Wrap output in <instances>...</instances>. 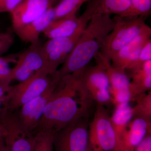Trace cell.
I'll return each instance as SVG.
<instances>
[{
    "label": "cell",
    "mask_w": 151,
    "mask_h": 151,
    "mask_svg": "<svg viewBox=\"0 0 151 151\" xmlns=\"http://www.w3.org/2000/svg\"><path fill=\"white\" fill-rule=\"evenodd\" d=\"M15 57H0V82L10 84L12 81V69L9 67L10 63H16Z\"/></svg>",
    "instance_id": "24"
},
{
    "label": "cell",
    "mask_w": 151,
    "mask_h": 151,
    "mask_svg": "<svg viewBox=\"0 0 151 151\" xmlns=\"http://www.w3.org/2000/svg\"><path fill=\"white\" fill-rule=\"evenodd\" d=\"M129 103H124L116 106V108L111 116V122L119 139V151L122 135L127 129L128 124L134 118L133 107L130 106Z\"/></svg>",
    "instance_id": "19"
},
{
    "label": "cell",
    "mask_w": 151,
    "mask_h": 151,
    "mask_svg": "<svg viewBox=\"0 0 151 151\" xmlns=\"http://www.w3.org/2000/svg\"><path fill=\"white\" fill-rule=\"evenodd\" d=\"M151 0H131L129 8L119 16L132 17L142 16L147 18L150 15Z\"/></svg>",
    "instance_id": "21"
},
{
    "label": "cell",
    "mask_w": 151,
    "mask_h": 151,
    "mask_svg": "<svg viewBox=\"0 0 151 151\" xmlns=\"http://www.w3.org/2000/svg\"><path fill=\"white\" fill-rule=\"evenodd\" d=\"M88 151H119V139L109 111L97 104L94 117L89 123Z\"/></svg>",
    "instance_id": "4"
},
{
    "label": "cell",
    "mask_w": 151,
    "mask_h": 151,
    "mask_svg": "<svg viewBox=\"0 0 151 151\" xmlns=\"http://www.w3.org/2000/svg\"><path fill=\"white\" fill-rule=\"evenodd\" d=\"M7 103V97L6 94L3 97H0V112L1 111L5 106H6Z\"/></svg>",
    "instance_id": "32"
},
{
    "label": "cell",
    "mask_w": 151,
    "mask_h": 151,
    "mask_svg": "<svg viewBox=\"0 0 151 151\" xmlns=\"http://www.w3.org/2000/svg\"><path fill=\"white\" fill-rule=\"evenodd\" d=\"M89 116L76 119L55 133V151H88Z\"/></svg>",
    "instance_id": "6"
},
{
    "label": "cell",
    "mask_w": 151,
    "mask_h": 151,
    "mask_svg": "<svg viewBox=\"0 0 151 151\" xmlns=\"http://www.w3.org/2000/svg\"><path fill=\"white\" fill-rule=\"evenodd\" d=\"M115 25L105 38L99 52L107 60L111 61L115 53L132 41L148 25L145 17L113 18Z\"/></svg>",
    "instance_id": "3"
},
{
    "label": "cell",
    "mask_w": 151,
    "mask_h": 151,
    "mask_svg": "<svg viewBox=\"0 0 151 151\" xmlns=\"http://www.w3.org/2000/svg\"><path fill=\"white\" fill-rule=\"evenodd\" d=\"M14 39L12 32H0V57L8 51L13 45Z\"/></svg>",
    "instance_id": "27"
},
{
    "label": "cell",
    "mask_w": 151,
    "mask_h": 151,
    "mask_svg": "<svg viewBox=\"0 0 151 151\" xmlns=\"http://www.w3.org/2000/svg\"><path fill=\"white\" fill-rule=\"evenodd\" d=\"M134 151H151V134L146 136Z\"/></svg>",
    "instance_id": "29"
},
{
    "label": "cell",
    "mask_w": 151,
    "mask_h": 151,
    "mask_svg": "<svg viewBox=\"0 0 151 151\" xmlns=\"http://www.w3.org/2000/svg\"><path fill=\"white\" fill-rule=\"evenodd\" d=\"M54 83L51 76L37 71L25 81L16 85H10L6 94V107L10 112H15L23 105L45 92Z\"/></svg>",
    "instance_id": "5"
},
{
    "label": "cell",
    "mask_w": 151,
    "mask_h": 151,
    "mask_svg": "<svg viewBox=\"0 0 151 151\" xmlns=\"http://www.w3.org/2000/svg\"><path fill=\"white\" fill-rule=\"evenodd\" d=\"M151 60V39H149L143 47L137 58L126 70H132L139 66L148 60Z\"/></svg>",
    "instance_id": "25"
},
{
    "label": "cell",
    "mask_w": 151,
    "mask_h": 151,
    "mask_svg": "<svg viewBox=\"0 0 151 151\" xmlns=\"http://www.w3.org/2000/svg\"><path fill=\"white\" fill-rule=\"evenodd\" d=\"M0 151H9L8 148L6 145L5 143L0 145Z\"/></svg>",
    "instance_id": "33"
},
{
    "label": "cell",
    "mask_w": 151,
    "mask_h": 151,
    "mask_svg": "<svg viewBox=\"0 0 151 151\" xmlns=\"http://www.w3.org/2000/svg\"><path fill=\"white\" fill-rule=\"evenodd\" d=\"M92 101L97 105L101 106H109L112 103V98L110 89H101L92 92L89 94Z\"/></svg>",
    "instance_id": "26"
},
{
    "label": "cell",
    "mask_w": 151,
    "mask_h": 151,
    "mask_svg": "<svg viewBox=\"0 0 151 151\" xmlns=\"http://www.w3.org/2000/svg\"><path fill=\"white\" fill-rule=\"evenodd\" d=\"M126 71L132 79L130 90L132 101L135 102L139 97L151 90V60L146 61L139 67Z\"/></svg>",
    "instance_id": "17"
},
{
    "label": "cell",
    "mask_w": 151,
    "mask_h": 151,
    "mask_svg": "<svg viewBox=\"0 0 151 151\" xmlns=\"http://www.w3.org/2000/svg\"><path fill=\"white\" fill-rule=\"evenodd\" d=\"M91 0H61L54 7V19L75 16L78 10L84 3Z\"/></svg>",
    "instance_id": "20"
},
{
    "label": "cell",
    "mask_w": 151,
    "mask_h": 151,
    "mask_svg": "<svg viewBox=\"0 0 151 151\" xmlns=\"http://www.w3.org/2000/svg\"><path fill=\"white\" fill-rule=\"evenodd\" d=\"M133 107L134 117H139L151 120V91L142 95L136 100Z\"/></svg>",
    "instance_id": "23"
},
{
    "label": "cell",
    "mask_w": 151,
    "mask_h": 151,
    "mask_svg": "<svg viewBox=\"0 0 151 151\" xmlns=\"http://www.w3.org/2000/svg\"><path fill=\"white\" fill-rule=\"evenodd\" d=\"M54 3L52 0H22L11 14L12 29L39 17Z\"/></svg>",
    "instance_id": "11"
},
{
    "label": "cell",
    "mask_w": 151,
    "mask_h": 151,
    "mask_svg": "<svg viewBox=\"0 0 151 151\" xmlns=\"http://www.w3.org/2000/svg\"><path fill=\"white\" fill-rule=\"evenodd\" d=\"M151 29L148 25L129 43L117 52L111 58L114 67L126 70L137 58L146 42L151 39Z\"/></svg>",
    "instance_id": "12"
},
{
    "label": "cell",
    "mask_w": 151,
    "mask_h": 151,
    "mask_svg": "<svg viewBox=\"0 0 151 151\" xmlns=\"http://www.w3.org/2000/svg\"><path fill=\"white\" fill-rule=\"evenodd\" d=\"M111 16L97 15L92 17L62 67L52 75L56 82L59 83L66 76L84 69L99 52L105 38L115 25V21Z\"/></svg>",
    "instance_id": "2"
},
{
    "label": "cell",
    "mask_w": 151,
    "mask_h": 151,
    "mask_svg": "<svg viewBox=\"0 0 151 151\" xmlns=\"http://www.w3.org/2000/svg\"><path fill=\"white\" fill-rule=\"evenodd\" d=\"M52 1H54V2H55V1H57V0H52Z\"/></svg>",
    "instance_id": "34"
},
{
    "label": "cell",
    "mask_w": 151,
    "mask_h": 151,
    "mask_svg": "<svg viewBox=\"0 0 151 151\" xmlns=\"http://www.w3.org/2000/svg\"><path fill=\"white\" fill-rule=\"evenodd\" d=\"M86 25L82 26L70 36L52 39L41 45L44 63L37 71L50 76L54 74L65 61Z\"/></svg>",
    "instance_id": "7"
},
{
    "label": "cell",
    "mask_w": 151,
    "mask_h": 151,
    "mask_svg": "<svg viewBox=\"0 0 151 151\" xmlns=\"http://www.w3.org/2000/svg\"><path fill=\"white\" fill-rule=\"evenodd\" d=\"M58 85L53 84L42 94L22 106L16 111L22 129L30 134H35L42 117L45 108Z\"/></svg>",
    "instance_id": "9"
},
{
    "label": "cell",
    "mask_w": 151,
    "mask_h": 151,
    "mask_svg": "<svg viewBox=\"0 0 151 151\" xmlns=\"http://www.w3.org/2000/svg\"><path fill=\"white\" fill-rule=\"evenodd\" d=\"M96 62V65L90 66L88 65L79 74L81 84L89 95L94 91L110 88V81L105 67L101 63Z\"/></svg>",
    "instance_id": "16"
},
{
    "label": "cell",
    "mask_w": 151,
    "mask_h": 151,
    "mask_svg": "<svg viewBox=\"0 0 151 151\" xmlns=\"http://www.w3.org/2000/svg\"><path fill=\"white\" fill-rule=\"evenodd\" d=\"M54 7L51 6L39 17L21 27L14 29L13 31L24 42L31 45L39 43L40 34L54 19Z\"/></svg>",
    "instance_id": "15"
},
{
    "label": "cell",
    "mask_w": 151,
    "mask_h": 151,
    "mask_svg": "<svg viewBox=\"0 0 151 151\" xmlns=\"http://www.w3.org/2000/svg\"><path fill=\"white\" fill-rule=\"evenodd\" d=\"M16 65L12 68V80L22 82L29 78L42 67L44 58L41 45L30 46L18 55Z\"/></svg>",
    "instance_id": "10"
},
{
    "label": "cell",
    "mask_w": 151,
    "mask_h": 151,
    "mask_svg": "<svg viewBox=\"0 0 151 151\" xmlns=\"http://www.w3.org/2000/svg\"><path fill=\"white\" fill-rule=\"evenodd\" d=\"M55 132L48 130H38L35 133L33 151H53Z\"/></svg>",
    "instance_id": "22"
},
{
    "label": "cell",
    "mask_w": 151,
    "mask_h": 151,
    "mask_svg": "<svg viewBox=\"0 0 151 151\" xmlns=\"http://www.w3.org/2000/svg\"><path fill=\"white\" fill-rule=\"evenodd\" d=\"M130 4L131 0H91L80 17L88 23L97 15L120 16L128 9Z\"/></svg>",
    "instance_id": "14"
},
{
    "label": "cell",
    "mask_w": 151,
    "mask_h": 151,
    "mask_svg": "<svg viewBox=\"0 0 151 151\" xmlns=\"http://www.w3.org/2000/svg\"><path fill=\"white\" fill-rule=\"evenodd\" d=\"M0 121L5 130L4 143L9 151H33L35 134H28L22 129L15 112L4 107L0 112Z\"/></svg>",
    "instance_id": "8"
},
{
    "label": "cell",
    "mask_w": 151,
    "mask_h": 151,
    "mask_svg": "<svg viewBox=\"0 0 151 151\" xmlns=\"http://www.w3.org/2000/svg\"><path fill=\"white\" fill-rule=\"evenodd\" d=\"M134 118L122 135L119 151H134L146 136L151 134V120Z\"/></svg>",
    "instance_id": "13"
},
{
    "label": "cell",
    "mask_w": 151,
    "mask_h": 151,
    "mask_svg": "<svg viewBox=\"0 0 151 151\" xmlns=\"http://www.w3.org/2000/svg\"><path fill=\"white\" fill-rule=\"evenodd\" d=\"M6 131L3 127L1 122L0 121V145L4 143V139L5 137Z\"/></svg>",
    "instance_id": "31"
},
{
    "label": "cell",
    "mask_w": 151,
    "mask_h": 151,
    "mask_svg": "<svg viewBox=\"0 0 151 151\" xmlns=\"http://www.w3.org/2000/svg\"><path fill=\"white\" fill-rule=\"evenodd\" d=\"M92 102L80 82L78 73L64 76L47 103L36 132L55 133L76 119L89 116Z\"/></svg>",
    "instance_id": "1"
},
{
    "label": "cell",
    "mask_w": 151,
    "mask_h": 151,
    "mask_svg": "<svg viewBox=\"0 0 151 151\" xmlns=\"http://www.w3.org/2000/svg\"><path fill=\"white\" fill-rule=\"evenodd\" d=\"M10 85V84L0 82V97H2L6 94Z\"/></svg>",
    "instance_id": "30"
},
{
    "label": "cell",
    "mask_w": 151,
    "mask_h": 151,
    "mask_svg": "<svg viewBox=\"0 0 151 151\" xmlns=\"http://www.w3.org/2000/svg\"><path fill=\"white\" fill-rule=\"evenodd\" d=\"M22 0H0V14L12 13Z\"/></svg>",
    "instance_id": "28"
},
{
    "label": "cell",
    "mask_w": 151,
    "mask_h": 151,
    "mask_svg": "<svg viewBox=\"0 0 151 151\" xmlns=\"http://www.w3.org/2000/svg\"><path fill=\"white\" fill-rule=\"evenodd\" d=\"M87 24L76 16L61 18L52 20L42 33L50 39L68 37L75 33L82 26Z\"/></svg>",
    "instance_id": "18"
}]
</instances>
